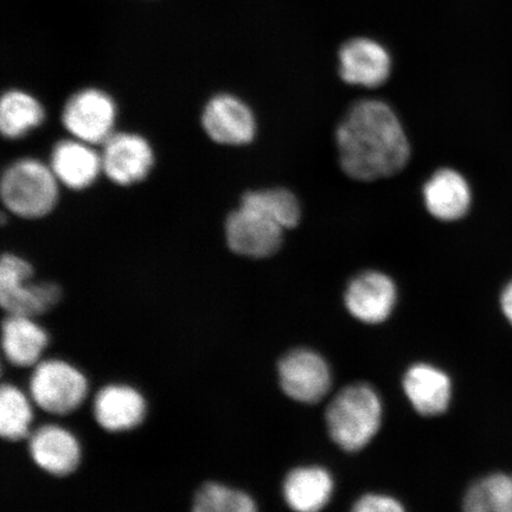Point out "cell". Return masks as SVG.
<instances>
[{
    "label": "cell",
    "mask_w": 512,
    "mask_h": 512,
    "mask_svg": "<svg viewBox=\"0 0 512 512\" xmlns=\"http://www.w3.org/2000/svg\"><path fill=\"white\" fill-rule=\"evenodd\" d=\"M336 142L343 171L356 181L399 174L411 156L398 115L380 100H362L352 106L337 128Z\"/></svg>",
    "instance_id": "6da1fadb"
},
{
    "label": "cell",
    "mask_w": 512,
    "mask_h": 512,
    "mask_svg": "<svg viewBox=\"0 0 512 512\" xmlns=\"http://www.w3.org/2000/svg\"><path fill=\"white\" fill-rule=\"evenodd\" d=\"M382 402L367 383L345 387L331 400L325 412L330 438L345 452L363 450L379 432Z\"/></svg>",
    "instance_id": "7a4b0ae2"
},
{
    "label": "cell",
    "mask_w": 512,
    "mask_h": 512,
    "mask_svg": "<svg viewBox=\"0 0 512 512\" xmlns=\"http://www.w3.org/2000/svg\"><path fill=\"white\" fill-rule=\"evenodd\" d=\"M59 185L50 165L23 158L4 171L0 195L10 213L23 219H41L56 207Z\"/></svg>",
    "instance_id": "3957f363"
},
{
    "label": "cell",
    "mask_w": 512,
    "mask_h": 512,
    "mask_svg": "<svg viewBox=\"0 0 512 512\" xmlns=\"http://www.w3.org/2000/svg\"><path fill=\"white\" fill-rule=\"evenodd\" d=\"M29 261L4 254L0 261V304L8 315L36 318L53 310L62 298L61 287L53 281H34Z\"/></svg>",
    "instance_id": "277c9868"
},
{
    "label": "cell",
    "mask_w": 512,
    "mask_h": 512,
    "mask_svg": "<svg viewBox=\"0 0 512 512\" xmlns=\"http://www.w3.org/2000/svg\"><path fill=\"white\" fill-rule=\"evenodd\" d=\"M89 390L81 370L62 360L41 361L30 377L32 402L53 415H68L79 409Z\"/></svg>",
    "instance_id": "5b68a950"
},
{
    "label": "cell",
    "mask_w": 512,
    "mask_h": 512,
    "mask_svg": "<svg viewBox=\"0 0 512 512\" xmlns=\"http://www.w3.org/2000/svg\"><path fill=\"white\" fill-rule=\"evenodd\" d=\"M117 105L110 94L86 88L70 96L62 112V124L72 137L87 144H104L114 133Z\"/></svg>",
    "instance_id": "8992f818"
},
{
    "label": "cell",
    "mask_w": 512,
    "mask_h": 512,
    "mask_svg": "<svg viewBox=\"0 0 512 512\" xmlns=\"http://www.w3.org/2000/svg\"><path fill=\"white\" fill-rule=\"evenodd\" d=\"M281 390L288 398L315 405L329 394L332 384L328 362L318 352L299 348L287 352L278 363Z\"/></svg>",
    "instance_id": "52a82bcc"
},
{
    "label": "cell",
    "mask_w": 512,
    "mask_h": 512,
    "mask_svg": "<svg viewBox=\"0 0 512 512\" xmlns=\"http://www.w3.org/2000/svg\"><path fill=\"white\" fill-rule=\"evenodd\" d=\"M226 240L235 254L266 259L279 251L284 228L252 207L241 204L226 221Z\"/></svg>",
    "instance_id": "ba28073f"
},
{
    "label": "cell",
    "mask_w": 512,
    "mask_h": 512,
    "mask_svg": "<svg viewBox=\"0 0 512 512\" xmlns=\"http://www.w3.org/2000/svg\"><path fill=\"white\" fill-rule=\"evenodd\" d=\"M102 171L120 187L143 182L155 165V152L137 133H113L101 153Z\"/></svg>",
    "instance_id": "9c48e42d"
},
{
    "label": "cell",
    "mask_w": 512,
    "mask_h": 512,
    "mask_svg": "<svg viewBox=\"0 0 512 512\" xmlns=\"http://www.w3.org/2000/svg\"><path fill=\"white\" fill-rule=\"evenodd\" d=\"M202 126L213 142L227 146L252 143L256 134L253 111L232 94H217L208 101L202 114Z\"/></svg>",
    "instance_id": "30bf717a"
},
{
    "label": "cell",
    "mask_w": 512,
    "mask_h": 512,
    "mask_svg": "<svg viewBox=\"0 0 512 512\" xmlns=\"http://www.w3.org/2000/svg\"><path fill=\"white\" fill-rule=\"evenodd\" d=\"M339 76L352 86L381 87L392 73V57L381 43L357 37L345 42L339 50Z\"/></svg>",
    "instance_id": "8fae6325"
},
{
    "label": "cell",
    "mask_w": 512,
    "mask_h": 512,
    "mask_svg": "<svg viewBox=\"0 0 512 512\" xmlns=\"http://www.w3.org/2000/svg\"><path fill=\"white\" fill-rule=\"evenodd\" d=\"M398 290L387 274L367 271L350 281L344 303L352 317L366 324H381L392 315Z\"/></svg>",
    "instance_id": "7c38bea8"
},
{
    "label": "cell",
    "mask_w": 512,
    "mask_h": 512,
    "mask_svg": "<svg viewBox=\"0 0 512 512\" xmlns=\"http://www.w3.org/2000/svg\"><path fill=\"white\" fill-rule=\"evenodd\" d=\"M28 441L32 462L48 475L67 477L79 469L81 445L67 428L43 425L30 433Z\"/></svg>",
    "instance_id": "4fadbf2b"
},
{
    "label": "cell",
    "mask_w": 512,
    "mask_h": 512,
    "mask_svg": "<svg viewBox=\"0 0 512 512\" xmlns=\"http://www.w3.org/2000/svg\"><path fill=\"white\" fill-rule=\"evenodd\" d=\"M93 413L98 425L110 433L134 430L143 424L147 405L142 393L127 384H108L96 394Z\"/></svg>",
    "instance_id": "5bb4252c"
},
{
    "label": "cell",
    "mask_w": 512,
    "mask_h": 512,
    "mask_svg": "<svg viewBox=\"0 0 512 512\" xmlns=\"http://www.w3.org/2000/svg\"><path fill=\"white\" fill-rule=\"evenodd\" d=\"M403 392L419 413L426 418L444 414L452 399V382L445 371L428 363L409 367L402 380Z\"/></svg>",
    "instance_id": "9a60e30c"
},
{
    "label": "cell",
    "mask_w": 512,
    "mask_h": 512,
    "mask_svg": "<svg viewBox=\"0 0 512 512\" xmlns=\"http://www.w3.org/2000/svg\"><path fill=\"white\" fill-rule=\"evenodd\" d=\"M49 165L57 181L70 190L91 187L104 172L100 153L93 149V145L75 138L55 145Z\"/></svg>",
    "instance_id": "2e32d148"
},
{
    "label": "cell",
    "mask_w": 512,
    "mask_h": 512,
    "mask_svg": "<svg viewBox=\"0 0 512 512\" xmlns=\"http://www.w3.org/2000/svg\"><path fill=\"white\" fill-rule=\"evenodd\" d=\"M424 202L434 219L453 222L463 219L471 206V189L458 171H435L424 187Z\"/></svg>",
    "instance_id": "e0dca14e"
},
{
    "label": "cell",
    "mask_w": 512,
    "mask_h": 512,
    "mask_svg": "<svg viewBox=\"0 0 512 512\" xmlns=\"http://www.w3.org/2000/svg\"><path fill=\"white\" fill-rule=\"evenodd\" d=\"M334 488V479L324 467L300 466L287 473L283 494L294 512H320L330 503Z\"/></svg>",
    "instance_id": "ac0fdd59"
},
{
    "label": "cell",
    "mask_w": 512,
    "mask_h": 512,
    "mask_svg": "<svg viewBox=\"0 0 512 512\" xmlns=\"http://www.w3.org/2000/svg\"><path fill=\"white\" fill-rule=\"evenodd\" d=\"M49 344L47 331L35 318L21 315H8L2 326L4 356L12 366L19 368L35 367L41 362L44 350Z\"/></svg>",
    "instance_id": "d6986e66"
},
{
    "label": "cell",
    "mask_w": 512,
    "mask_h": 512,
    "mask_svg": "<svg viewBox=\"0 0 512 512\" xmlns=\"http://www.w3.org/2000/svg\"><path fill=\"white\" fill-rule=\"evenodd\" d=\"M46 111L35 96L12 89L0 101V130L8 139H21L43 124Z\"/></svg>",
    "instance_id": "ffe728a7"
},
{
    "label": "cell",
    "mask_w": 512,
    "mask_h": 512,
    "mask_svg": "<svg viewBox=\"0 0 512 512\" xmlns=\"http://www.w3.org/2000/svg\"><path fill=\"white\" fill-rule=\"evenodd\" d=\"M464 512H512V475L497 472L479 478L466 490Z\"/></svg>",
    "instance_id": "44dd1931"
},
{
    "label": "cell",
    "mask_w": 512,
    "mask_h": 512,
    "mask_svg": "<svg viewBox=\"0 0 512 512\" xmlns=\"http://www.w3.org/2000/svg\"><path fill=\"white\" fill-rule=\"evenodd\" d=\"M30 399L14 384H3L0 388V435L3 439L15 443L29 438L34 420Z\"/></svg>",
    "instance_id": "7402d4cb"
},
{
    "label": "cell",
    "mask_w": 512,
    "mask_h": 512,
    "mask_svg": "<svg viewBox=\"0 0 512 512\" xmlns=\"http://www.w3.org/2000/svg\"><path fill=\"white\" fill-rule=\"evenodd\" d=\"M241 204L259 210L284 229L297 227L302 219L298 198L287 189L248 191L243 195Z\"/></svg>",
    "instance_id": "603a6c76"
},
{
    "label": "cell",
    "mask_w": 512,
    "mask_h": 512,
    "mask_svg": "<svg viewBox=\"0 0 512 512\" xmlns=\"http://www.w3.org/2000/svg\"><path fill=\"white\" fill-rule=\"evenodd\" d=\"M194 502L210 512H259L251 495L230 486L209 482L196 492Z\"/></svg>",
    "instance_id": "cb8c5ba5"
},
{
    "label": "cell",
    "mask_w": 512,
    "mask_h": 512,
    "mask_svg": "<svg viewBox=\"0 0 512 512\" xmlns=\"http://www.w3.org/2000/svg\"><path fill=\"white\" fill-rule=\"evenodd\" d=\"M351 512H406L403 505L393 497L380 494L362 496Z\"/></svg>",
    "instance_id": "d4e9b609"
},
{
    "label": "cell",
    "mask_w": 512,
    "mask_h": 512,
    "mask_svg": "<svg viewBox=\"0 0 512 512\" xmlns=\"http://www.w3.org/2000/svg\"><path fill=\"white\" fill-rule=\"evenodd\" d=\"M501 306L505 318H507L512 325V281L504 288L501 297Z\"/></svg>",
    "instance_id": "484cf974"
},
{
    "label": "cell",
    "mask_w": 512,
    "mask_h": 512,
    "mask_svg": "<svg viewBox=\"0 0 512 512\" xmlns=\"http://www.w3.org/2000/svg\"><path fill=\"white\" fill-rule=\"evenodd\" d=\"M191 512H210V511L207 508L202 507L201 504H197L194 502V504H192Z\"/></svg>",
    "instance_id": "4316f807"
}]
</instances>
